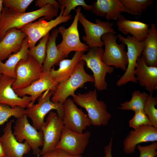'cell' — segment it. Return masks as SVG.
<instances>
[{"instance_id": "cell-1", "label": "cell", "mask_w": 157, "mask_h": 157, "mask_svg": "<svg viewBox=\"0 0 157 157\" xmlns=\"http://www.w3.org/2000/svg\"><path fill=\"white\" fill-rule=\"evenodd\" d=\"M58 9L51 4L31 12L19 13L3 7L0 16V41L12 28L20 29L23 26L40 17L49 21L57 16Z\"/></svg>"}, {"instance_id": "cell-2", "label": "cell", "mask_w": 157, "mask_h": 157, "mask_svg": "<svg viewBox=\"0 0 157 157\" xmlns=\"http://www.w3.org/2000/svg\"><path fill=\"white\" fill-rule=\"evenodd\" d=\"M74 102L86 110L91 125H107L111 117L105 102L99 100L96 89L84 93H78L72 96Z\"/></svg>"}, {"instance_id": "cell-3", "label": "cell", "mask_w": 157, "mask_h": 157, "mask_svg": "<svg viewBox=\"0 0 157 157\" xmlns=\"http://www.w3.org/2000/svg\"><path fill=\"white\" fill-rule=\"evenodd\" d=\"M85 62L81 60L73 74L66 80L57 85L51 100L56 103L63 104L69 96H73L78 88H83L87 82H94L93 75L86 72Z\"/></svg>"}, {"instance_id": "cell-4", "label": "cell", "mask_w": 157, "mask_h": 157, "mask_svg": "<svg viewBox=\"0 0 157 157\" xmlns=\"http://www.w3.org/2000/svg\"><path fill=\"white\" fill-rule=\"evenodd\" d=\"M104 52L102 47L89 48L87 53L86 54L84 53L81 58L86 63L87 68L93 72L94 87L99 91L106 89V74H111L114 70L113 67L107 65L102 61V58Z\"/></svg>"}, {"instance_id": "cell-5", "label": "cell", "mask_w": 157, "mask_h": 157, "mask_svg": "<svg viewBox=\"0 0 157 157\" xmlns=\"http://www.w3.org/2000/svg\"><path fill=\"white\" fill-rule=\"evenodd\" d=\"M54 92L47 90L39 97L38 103L25 109V114L32 120V126L38 131L42 129L45 122L46 115L52 110H56V113L61 118L63 115V104L56 103L51 100Z\"/></svg>"}, {"instance_id": "cell-6", "label": "cell", "mask_w": 157, "mask_h": 157, "mask_svg": "<svg viewBox=\"0 0 157 157\" xmlns=\"http://www.w3.org/2000/svg\"><path fill=\"white\" fill-rule=\"evenodd\" d=\"M117 38L116 34L111 33L102 36L101 39L105 46L102 60L107 65L113 66L125 71L128 64L127 52L125 44H117Z\"/></svg>"}, {"instance_id": "cell-7", "label": "cell", "mask_w": 157, "mask_h": 157, "mask_svg": "<svg viewBox=\"0 0 157 157\" xmlns=\"http://www.w3.org/2000/svg\"><path fill=\"white\" fill-rule=\"evenodd\" d=\"M117 36L122 43L127 46L128 64L125 72L117 81L116 84L120 87L129 82L137 83L138 81L135 76L134 71L137 59L141 56L144 50V41H138L130 35H127L126 38L119 34Z\"/></svg>"}, {"instance_id": "cell-8", "label": "cell", "mask_w": 157, "mask_h": 157, "mask_svg": "<svg viewBox=\"0 0 157 157\" xmlns=\"http://www.w3.org/2000/svg\"><path fill=\"white\" fill-rule=\"evenodd\" d=\"M81 8L78 7L76 10V14L73 21L67 28L60 26L58 28L62 36L61 42L57 45L58 50L66 57L71 51H88L89 47L82 42L80 39L78 28V17Z\"/></svg>"}, {"instance_id": "cell-9", "label": "cell", "mask_w": 157, "mask_h": 157, "mask_svg": "<svg viewBox=\"0 0 157 157\" xmlns=\"http://www.w3.org/2000/svg\"><path fill=\"white\" fill-rule=\"evenodd\" d=\"M60 9L59 15L54 19L47 21L42 17L37 21L26 24L20 29L27 37L29 48L35 46L38 41L49 33V31L53 28L61 23L68 22L71 19V15L66 17L63 16L64 10Z\"/></svg>"}, {"instance_id": "cell-10", "label": "cell", "mask_w": 157, "mask_h": 157, "mask_svg": "<svg viewBox=\"0 0 157 157\" xmlns=\"http://www.w3.org/2000/svg\"><path fill=\"white\" fill-rule=\"evenodd\" d=\"M42 66L28 55L27 59L20 60L15 69L16 77L12 85L13 90L24 88L39 79L43 74Z\"/></svg>"}, {"instance_id": "cell-11", "label": "cell", "mask_w": 157, "mask_h": 157, "mask_svg": "<svg viewBox=\"0 0 157 157\" xmlns=\"http://www.w3.org/2000/svg\"><path fill=\"white\" fill-rule=\"evenodd\" d=\"M14 129L13 133L18 142L22 143L25 140L31 146L34 155H40L39 148L43 146L44 142L42 131H38L31 125L25 114L17 118Z\"/></svg>"}, {"instance_id": "cell-12", "label": "cell", "mask_w": 157, "mask_h": 157, "mask_svg": "<svg viewBox=\"0 0 157 157\" xmlns=\"http://www.w3.org/2000/svg\"><path fill=\"white\" fill-rule=\"evenodd\" d=\"M95 21L96 23L92 22L88 20L81 12L79 14L78 21L83 26L85 33L82 39L89 48L102 47L104 44L101 38L104 34L108 33H116L113 27V23L103 21L98 19Z\"/></svg>"}, {"instance_id": "cell-13", "label": "cell", "mask_w": 157, "mask_h": 157, "mask_svg": "<svg viewBox=\"0 0 157 157\" xmlns=\"http://www.w3.org/2000/svg\"><path fill=\"white\" fill-rule=\"evenodd\" d=\"M90 135L89 131L77 133L63 126L60 140L56 149L72 156H81L88 144Z\"/></svg>"}, {"instance_id": "cell-14", "label": "cell", "mask_w": 157, "mask_h": 157, "mask_svg": "<svg viewBox=\"0 0 157 157\" xmlns=\"http://www.w3.org/2000/svg\"><path fill=\"white\" fill-rule=\"evenodd\" d=\"M63 113L61 117L63 126L74 132L82 133L91 125L88 116L78 108L70 98L63 104Z\"/></svg>"}, {"instance_id": "cell-15", "label": "cell", "mask_w": 157, "mask_h": 157, "mask_svg": "<svg viewBox=\"0 0 157 157\" xmlns=\"http://www.w3.org/2000/svg\"><path fill=\"white\" fill-rule=\"evenodd\" d=\"M63 125L61 118L56 113H49L44 126L41 130L43 135V144L40 155L56 149L62 135Z\"/></svg>"}, {"instance_id": "cell-16", "label": "cell", "mask_w": 157, "mask_h": 157, "mask_svg": "<svg viewBox=\"0 0 157 157\" xmlns=\"http://www.w3.org/2000/svg\"><path fill=\"white\" fill-rule=\"evenodd\" d=\"M14 121L12 119L6 124L0 137V143L6 157H23L30 151L31 147L26 141L20 143L15 138L12 130V124Z\"/></svg>"}, {"instance_id": "cell-17", "label": "cell", "mask_w": 157, "mask_h": 157, "mask_svg": "<svg viewBox=\"0 0 157 157\" xmlns=\"http://www.w3.org/2000/svg\"><path fill=\"white\" fill-rule=\"evenodd\" d=\"M157 141V128L151 126H143L129 132L123 141V150L126 154H132L138 144Z\"/></svg>"}, {"instance_id": "cell-18", "label": "cell", "mask_w": 157, "mask_h": 157, "mask_svg": "<svg viewBox=\"0 0 157 157\" xmlns=\"http://www.w3.org/2000/svg\"><path fill=\"white\" fill-rule=\"evenodd\" d=\"M49 71L43 72L42 76L28 86L14 90L17 95L22 97L30 95L31 101L27 108L32 106L36 100L45 91L50 90L54 92L58 83L55 82L50 74Z\"/></svg>"}, {"instance_id": "cell-19", "label": "cell", "mask_w": 157, "mask_h": 157, "mask_svg": "<svg viewBox=\"0 0 157 157\" xmlns=\"http://www.w3.org/2000/svg\"><path fill=\"white\" fill-rule=\"evenodd\" d=\"M15 79L2 75L0 78V104L12 108L19 106L25 108L31 101V97L19 96L12 88Z\"/></svg>"}, {"instance_id": "cell-20", "label": "cell", "mask_w": 157, "mask_h": 157, "mask_svg": "<svg viewBox=\"0 0 157 157\" xmlns=\"http://www.w3.org/2000/svg\"><path fill=\"white\" fill-rule=\"evenodd\" d=\"M134 74L140 85L144 87L150 94L157 90V67L147 65L142 55L137 59Z\"/></svg>"}, {"instance_id": "cell-21", "label": "cell", "mask_w": 157, "mask_h": 157, "mask_svg": "<svg viewBox=\"0 0 157 157\" xmlns=\"http://www.w3.org/2000/svg\"><path fill=\"white\" fill-rule=\"evenodd\" d=\"M26 36L20 30L16 28L8 30L0 41V61H2L13 53L19 51Z\"/></svg>"}, {"instance_id": "cell-22", "label": "cell", "mask_w": 157, "mask_h": 157, "mask_svg": "<svg viewBox=\"0 0 157 157\" xmlns=\"http://www.w3.org/2000/svg\"><path fill=\"white\" fill-rule=\"evenodd\" d=\"M91 6V11L93 13L99 17L105 16L108 21L117 20L122 12L133 15L122 4L120 0H97Z\"/></svg>"}, {"instance_id": "cell-23", "label": "cell", "mask_w": 157, "mask_h": 157, "mask_svg": "<svg viewBox=\"0 0 157 157\" xmlns=\"http://www.w3.org/2000/svg\"><path fill=\"white\" fill-rule=\"evenodd\" d=\"M118 30L124 34H130L137 40L143 41L147 37L149 28L148 24L126 19L121 15L117 20Z\"/></svg>"}, {"instance_id": "cell-24", "label": "cell", "mask_w": 157, "mask_h": 157, "mask_svg": "<svg viewBox=\"0 0 157 157\" xmlns=\"http://www.w3.org/2000/svg\"><path fill=\"white\" fill-rule=\"evenodd\" d=\"M84 53L82 51L75 52L71 59H64L60 62L58 69L55 70L53 66L49 73L54 81L58 84L67 79L75 71Z\"/></svg>"}, {"instance_id": "cell-25", "label": "cell", "mask_w": 157, "mask_h": 157, "mask_svg": "<svg viewBox=\"0 0 157 157\" xmlns=\"http://www.w3.org/2000/svg\"><path fill=\"white\" fill-rule=\"evenodd\" d=\"M58 28L52 31L47 44L46 56L42 65L43 72L49 71L54 65H58L60 62L66 57L58 49L56 40L59 34Z\"/></svg>"}, {"instance_id": "cell-26", "label": "cell", "mask_w": 157, "mask_h": 157, "mask_svg": "<svg viewBox=\"0 0 157 157\" xmlns=\"http://www.w3.org/2000/svg\"><path fill=\"white\" fill-rule=\"evenodd\" d=\"M144 49L142 55L147 65L157 67V29L154 23L151 24L148 35L143 41Z\"/></svg>"}, {"instance_id": "cell-27", "label": "cell", "mask_w": 157, "mask_h": 157, "mask_svg": "<svg viewBox=\"0 0 157 157\" xmlns=\"http://www.w3.org/2000/svg\"><path fill=\"white\" fill-rule=\"evenodd\" d=\"M27 36L24 40L20 50L11 54L3 63L0 61V74L15 79V69L18 63L21 60L26 59L28 56V47Z\"/></svg>"}, {"instance_id": "cell-28", "label": "cell", "mask_w": 157, "mask_h": 157, "mask_svg": "<svg viewBox=\"0 0 157 157\" xmlns=\"http://www.w3.org/2000/svg\"><path fill=\"white\" fill-rule=\"evenodd\" d=\"M149 94L144 92H142L136 90L132 94L131 100L120 104V106L117 108L123 110H131L135 112L143 110L145 104Z\"/></svg>"}, {"instance_id": "cell-29", "label": "cell", "mask_w": 157, "mask_h": 157, "mask_svg": "<svg viewBox=\"0 0 157 157\" xmlns=\"http://www.w3.org/2000/svg\"><path fill=\"white\" fill-rule=\"evenodd\" d=\"M50 35V33H48L41 39L37 45L28 49V55L34 58L41 66L45 58L47 44Z\"/></svg>"}, {"instance_id": "cell-30", "label": "cell", "mask_w": 157, "mask_h": 157, "mask_svg": "<svg viewBox=\"0 0 157 157\" xmlns=\"http://www.w3.org/2000/svg\"><path fill=\"white\" fill-rule=\"evenodd\" d=\"M122 4L135 15H141L153 3L152 0H120Z\"/></svg>"}, {"instance_id": "cell-31", "label": "cell", "mask_w": 157, "mask_h": 157, "mask_svg": "<svg viewBox=\"0 0 157 157\" xmlns=\"http://www.w3.org/2000/svg\"><path fill=\"white\" fill-rule=\"evenodd\" d=\"M25 114V109L19 106L12 108L4 104H0V126L13 116L16 119Z\"/></svg>"}, {"instance_id": "cell-32", "label": "cell", "mask_w": 157, "mask_h": 157, "mask_svg": "<svg viewBox=\"0 0 157 157\" xmlns=\"http://www.w3.org/2000/svg\"><path fill=\"white\" fill-rule=\"evenodd\" d=\"M157 105V97L153 96L152 94H150L143 109V111L149 119L151 126L156 128H157V109L155 108Z\"/></svg>"}, {"instance_id": "cell-33", "label": "cell", "mask_w": 157, "mask_h": 157, "mask_svg": "<svg viewBox=\"0 0 157 157\" xmlns=\"http://www.w3.org/2000/svg\"><path fill=\"white\" fill-rule=\"evenodd\" d=\"M60 5V9H64L63 16H69L72 10H75L77 6H82L86 10H92L91 5H87L84 0H58L57 1Z\"/></svg>"}, {"instance_id": "cell-34", "label": "cell", "mask_w": 157, "mask_h": 157, "mask_svg": "<svg viewBox=\"0 0 157 157\" xmlns=\"http://www.w3.org/2000/svg\"><path fill=\"white\" fill-rule=\"evenodd\" d=\"M33 0H3V7L16 12H25Z\"/></svg>"}, {"instance_id": "cell-35", "label": "cell", "mask_w": 157, "mask_h": 157, "mask_svg": "<svg viewBox=\"0 0 157 157\" xmlns=\"http://www.w3.org/2000/svg\"><path fill=\"white\" fill-rule=\"evenodd\" d=\"M129 127L134 130L143 126H151L149 119L143 110L135 112L133 117L129 121Z\"/></svg>"}, {"instance_id": "cell-36", "label": "cell", "mask_w": 157, "mask_h": 157, "mask_svg": "<svg viewBox=\"0 0 157 157\" xmlns=\"http://www.w3.org/2000/svg\"><path fill=\"white\" fill-rule=\"evenodd\" d=\"M136 147L139 150V157H155L157 156V142H152L150 144L142 146L138 145Z\"/></svg>"}, {"instance_id": "cell-37", "label": "cell", "mask_w": 157, "mask_h": 157, "mask_svg": "<svg viewBox=\"0 0 157 157\" xmlns=\"http://www.w3.org/2000/svg\"><path fill=\"white\" fill-rule=\"evenodd\" d=\"M36 157H83L75 156H72L61 150L56 149L47 152L44 154L40 156V155L37 156Z\"/></svg>"}, {"instance_id": "cell-38", "label": "cell", "mask_w": 157, "mask_h": 157, "mask_svg": "<svg viewBox=\"0 0 157 157\" xmlns=\"http://www.w3.org/2000/svg\"><path fill=\"white\" fill-rule=\"evenodd\" d=\"M49 4L58 9L60 8V5L58 2L55 0H37L35 2V6L40 8Z\"/></svg>"}, {"instance_id": "cell-39", "label": "cell", "mask_w": 157, "mask_h": 157, "mask_svg": "<svg viewBox=\"0 0 157 157\" xmlns=\"http://www.w3.org/2000/svg\"><path fill=\"white\" fill-rule=\"evenodd\" d=\"M112 142L113 138L111 137L108 144L104 147V157H113L112 154Z\"/></svg>"}, {"instance_id": "cell-40", "label": "cell", "mask_w": 157, "mask_h": 157, "mask_svg": "<svg viewBox=\"0 0 157 157\" xmlns=\"http://www.w3.org/2000/svg\"><path fill=\"white\" fill-rule=\"evenodd\" d=\"M6 156L3 147L0 143V157H4Z\"/></svg>"}, {"instance_id": "cell-41", "label": "cell", "mask_w": 157, "mask_h": 157, "mask_svg": "<svg viewBox=\"0 0 157 157\" xmlns=\"http://www.w3.org/2000/svg\"><path fill=\"white\" fill-rule=\"evenodd\" d=\"M3 0H0V16L1 15L2 10L3 7Z\"/></svg>"}, {"instance_id": "cell-42", "label": "cell", "mask_w": 157, "mask_h": 157, "mask_svg": "<svg viewBox=\"0 0 157 157\" xmlns=\"http://www.w3.org/2000/svg\"><path fill=\"white\" fill-rule=\"evenodd\" d=\"M3 74H0V78L1 77Z\"/></svg>"}, {"instance_id": "cell-43", "label": "cell", "mask_w": 157, "mask_h": 157, "mask_svg": "<svg viewBox=\"0 0 157 157\" xmlns=\"http://www.w3.org/2000/svg\"><path fill=\"white\" fill-rule=\"evenodd\" d=\"M6 157V156H5V157Z\"/></svg>"}]
</instances>
